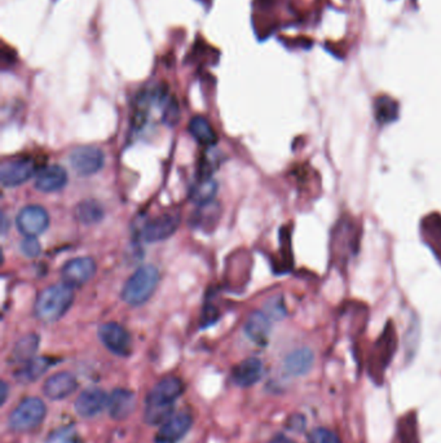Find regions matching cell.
Returning <instances> with one entry per match:
<instances>
[{
	"label": "cell",
	"mask_w": 441,
	"mask_h": 443,
	"mask_svg": "<svg viewBox=\"0 0 441 443\" xmlns=\"http://www.w3.org/2000/svg\"><path fill=\"white\" fill-rule=\"evenodd\" d=\"M0 393H1L0 403H1V405H4V403H6V400H7V395H8V385H7L6 381H3V383H1V386H0Z\"/></svg>",
	"instance_id": "36"
},
{
	"label": "cell",
	"mask_w": 441,
	"mask_h": 443,
	"mask_svg": "<svg viewBox=\"0 0 441 443\" xmlns=\"http://www.w3.org/2000/svg\"><path fill=\"white\" fill-rule=\"evenodd\" d=\"M287 429H290L291 432H296V433H302L305 428V417L301 414H294L291 416L287 419V423H286Z\"/></svg>",
	"instance_id": "34"
},
{
	"label": "cell",
	"mask_w": 441,
	"mask_h": 443,
	"mask_svg": "<svg viewBox=\"0 0 441 443\" xmlns=\"http://www.w3.org/2000/svg\"><path fill=\"white\" fill-rule=\"evenodd\" d=\"M217 184L211 178H201L191 190V200L197 205H206L214 200L217 195Z\"/></svg>",
	"instance_id": "26"
},
{
	"label": "cell",
	"mask_w": 441,
	"mask_h": 443,
	"mask_svg": "<svg viewBox=\"0 0 441 443\" xmlns=\"http://www.w3.org/2000/svg\"><path fill=\"white\" fill-rule=\"evenodd\" d=\"M45 443H80V438L74 426H61L50 435Z\"/></svg>",
	"instance_id": "29"
},
{
	"label": "cell",
	"mask_w": 441,
	"mask_h": 443,
	"mask_svg": "<svg viewBox=\"0 0 441 443\" xmlns=\"http://www.w3.org/2000/svg\"><path fill=\"white\" fill-rule=\"evenodd\" d=\"M375 120L381 125L396 121L398 117V104L389 96H379L374 103Z\"/></svg>",
	"instance_id": "27"
},
{
	"label": "cell",
	"mask_w": 441,
	"mask_h": 443,
	"mask_svg": "<svg viewBox=\"0 0 441 443\" xmlns=\"http://www.w3.org/2000/svg\"><path fill=\"white\" fill-rule=\"evenodd\" d=\"M400 443H418L414 415H407L405 420L398 424Z\"/></svg>",
	"instance_id": "30"
},
{
	"label": "cell",
	"mask_w": 441,
	"mask_h": 443,
	"mask_svg": "<svg viewBox=\"0 0 441 443\" xmlns=\"http://www.w3.org/2000/svg\"><path fill=\"white\" fill-rule=\"evenodd\" d=\"M47 414L44 402L36 397L22 400L9 415V429L15 433H27L42 424Z\"/></svg>",
	"instance_id": "3"
},
{
	"label": "cell",
	"mask_w": 441,
	"mask_h": 443,
	"mask_svg": "<svg viewBox=\"0 0 441 443\" xmlns=\"http://www.w3.org/2000/svg\"><path fill=\"white\" fill-rule=\"evenodd\" d=\"M96 262L91 257H78L70 260L61 269L62 281L69 287H82L94 278Z\"/></svg>",
	"instance_id": "8"
},
{
	"label": "cell",
	"mask_w": 441,
	"mask_h": 443,
	"mask_svg": "<svg viewBox=\"0 0 441 443\" xmlns=\"http://www.w3.org/2000/svg\"><path fill=\"white\" fill-rule=\"evenodd\" d=\"M104 153L96 147H80L70 153V165L79 175L96 174L104 166Z\"/></svg>",
	"instance_id": "9"
},
{
	"label": "cell",
	"mask_w": 441,
	"mask_h": 443,
	"mask_svg": "<svg viewBox=\"0 0 441 443\" xmlns=\"http://www.w3.org/2000/svg\"><path fill=\"white\" fill-rule=\"evenodd\" d=\"M99 337L115 356H129L132 353L130 333L118 323H105L99 328Z\"/></svg>",
	"instance_id": "6"
},
{
	"label": "cell",
	"mask_w": 441,
	"mask_h": 443,
	"mask_svg": "<svg viewBox=\"0 0 441 443\" xmlns=\"http://www.w3.org/2000/svg\"><path fill=\"white\" fill-rule=\"evenodd\" d=\"M184 391V384L179 377L170 376L161 380L147 394V400H157L161 403H173Z\"/></svg>",
	"instance_id": "19"
},
{
	"label": "cell",
	"mask_w": 441,
	"mask_h": 443,
	"mask_svg": "<svg viewBox=\"0 0 441 443\" xmlns=\"http://www.w3.org/2000/svg\"><path fill=\"white\" fill-rule=\"evenodd\" d=\"M16 225L22 235L36 237L43 234L50 226V217L45 209L42 206L27 205L20 210L16 218Z\"/></svg>",
	"instance_id": "7"
},
{
	"label": "cell",
	"mask_w": 441,
	"mask_h": 443,
	"mask_svg": "<svg viewBox=\"0 0 441 443\" xmlns=\"http://www.w3.org/2000/svg\"><path fill=\"white\" fill-rule=\"evenodd\" d=\"M173 403H161L153 400H145L144 420L147 426H159L167 421L173 415Z\"/></svg>",
	"instance_id": "23"
},
{
	"label": "cell",
	"mask_w": 441,
	"mask_h": 443,
	"mask_svg": "<svg viewBox=\"0 0 441 443\" xmlns=\"http://www.w3.org/2000/svg\"><path fill=\"white\" fill-rule=\"evenodd\" d=\"M20 249L27 258H35L41 254V244L36 240V237L27 236L20 245Z\"/></svg>",
	"instance_id": "33"
},
{
	"label": "cell",
	"mask_w": 441,
	"mask_h": 443,
	"mask_svg": "<svg viewBox=\"0 0 441 443\" xmlns=\"http://www.w3.org/2000/svg\"><path fill=\"white\" fill-rule=\"evenodd\" d=\"M74 216L80 223L91 226L104 219V208L95 200L82 201L77 205Z\"/></svg>",
	"instance_id": "24"
},
{
	"label": "cell",
	"mask_w": 441,
	"mask_h": 443,
	"mask_svg": "<svg viewBox=\"0 0 441 443\" xmlns=\"http://www.w3.org/2000/svg\"><path fill=\"white\" fill-rule=\"evenodd\" d=\"M308 443H342L334 432L326 428H316L308 435Z\"/></svg>",
	"instance_id": "32"
},
{
	"label": "cell",
	"mask_w": 441,
	"mask_h": 443,
	"mask_svg": "<svg viewBox=\"0 0 441 443\" xmlns=\"http://www.w3.org/2000/svg\"><path fill=\"white\" fill-rule=\"evenodd\" d=\"M263 376V365L258 358L245 359L234 367L232 377L236 385L241 388H249L259 381Z\"/></svg>",
	"instance_id": "18"
},
{
	"label": "cell",
	"mask_w": 441,
	"mask_h": 443,
	"mask_svg": "<svg viewBox=\"0 0 441 443\" xmlns=\"http://www.w3.org/2000/svg\"><path fill=\"white\" fill-rule=\"evenodd\" d=\"M315 363V354L311 349L302 348L294 350L293 353H290L286 356L285 362H284V368H285L286 374L290 376H304L308 374Z\"/></svg>",
	"instance_id": "20"
},
{
	"label": "cell",
	"mask_w": 441,
	"mask_h": 443,
	"mask_svg": "<svg viewBox=\"0 0 441 443\" xmlns=\"http://www.w3.org/2000/svg\"><path fill=\"white\" fill-rule=\"evenodd\" d=\"M74 302L73 288L65 283L45 288L35 301V316L43 323H55L69 311Z\"/></svg>",
	"instance_id": "1"
},
{
	"label": "cell",
	"mask_w": 441,
	"mask_h": 443,
	"mask_svg": "<svg viewBox=\"0 0 441 443\" xmlns=\"http://www.w3.org/2000/svg\"><path fill=\"white\" fill-rule=\"evenodd\" d=\"M396 344V332L392 322H389L373 349L370 358V374L375 381H382L384 370L387 368L392 356L395 354Z\"/></svg>",
	"instance_id": "4"
},
{
	"label": "cell",
	"mask_w": 441,
	"mask_h": 443,
	"mask_svg": "<svg viewBox=\"0 0 441 443\" xmlns=\"http://www.w3.org/2000/svg\"><path fill=\"white\" fill-rule=\"evenodd\" d=\"M108 406V397L103 389L89 388L75 400V411L79 416L94 417Z\"/></svg>",
	"instance_id": "15"
},
{
	"label": "cell",
	"mask_w": 441,
	"mask_h": 443,
	"mask_svg": "<svg viewBox=\"0 0 441 443\" xmlns=\"http://www.w3.org/2000/svg\"><path fill=\"white\" fill-rule=\"evenodd\" d=\"M35 162L30 158L4 161L0 167V181L4 187H17L34 174Z\"/></svg>",
	"instance_id": "10"
},
{
	"label": "cell",
	"mask_w": 441,
	"mask_h": 443,
	"mask_svg": "<svg viewBox=\"0 0 441 443\" xmlns=\"http://www.w3.org/2000/svg\"><path fill=\"white\" fill-rule=\"evenodd\" d=\"M424 234L428 237V245L441 261V217L431 216L424 220Z\"/></svg>",
	"instance_id": "28"
},
{
	"label": "cell",
	"mask_w": 441,
	"mask_h": 443,
	"mask_svg": "<svg viewBox=\"0 0 441 443\" xmlns=\"http://www.w3.org/2000/svg\"><path fill=\"white\" fill-rule=\"evenodd\" d=\"M68 183V173L64 167L51 165L43 167L35 178V188L44 193L62 190Z\"/></svg>",
	"instance_id": "14"
},
{
	"label": "cell",
	"mask_w": 441,
	"mask_h": 443,
	"mask_svg": "<svg viewBox=\"0 0 441 443\" xmlns=\"http://www.w3.org/2000/svg\"><path fill=\"white\" fill-rule=\"evenodd\" d=\"M217 310H214V309L208 307V309H206V311L203 313V322H202V324H203V325L206 327V325H210V324H212V323L217 322Z\"/></svg>",
	"instance_id": "35"
},
{
	"label": "cell",
	"mask_w": 441,
	"mask_h": 443,
	"mask_svg": "<svg viewBox=\"0 0 441 443\" xmlns=\"http://www.w3.org/2000/svg\"><path fill=\"white\" fill-rule=\"evenodd\" d=\"M39 348V337L35 333H30L24 336L17 341L15 345L12 359L17 363H27L34 358L36 350Z\"/></svg>",
	"instance_id": "25"
},
{
	"label": "cell",
	"mask_w": 441,
	"mask_h": 443,
	"mask_svg": "<svg viewBox=\"0 0 441 443\" xmlns=\"http://www.w3.org/2000/svg\"><path fill=\"white\" fill-rule=\"evenodd\" d=\"M355 220L347 217L343 220H339L337 228L334 231L333 243L340 244L335 246V254L338 258L346 261L349 254H355L357 251V231H356Z\"/></svg>",
	"instance_id": "12"
},
{
	"label": "cell",
	"mask_w": 441,
	"mask_h": 443,
	"mask_svg": "<svg viewBox=\"0 0 441 443\" xmlns=\"http://www.w3.org/2000/svg\"><path fill=\"white\" fill-rule=\"evenodd\" d=\"M193 424V417L187 412H180L170 417L158 430L154 442L176 443L189 432Z\"/></svg>",
	"instance_id": "11"
},
{
	"label": "cell",
	"mask_w": 441,
	"mask_h": 443,
	"mask_svg": "<svg viewBox=\"0 0 441 443\" xmlns=\"http://www.w3.org/2000/svg\"><path fill=\"white\" fill-rule=\"evenodd\" d=\"M266 314L270 319H275V321H280V319L285 318V302H284L282 295H276V297L269 300L266 304Z\"/></svg>",
	"instance_id": "31"
},
{
	"label": "cell",
	"mask_w": 441,
	"mask_h": 443,
	"mask_svg": "<svg viewBox=\"0 0 441 443\" xmlns=\"http://www.w3.org/2000/svg\"><path fill=\"white\" fill-rule=\"evenodd\" d=\"M189 132L201 146L212 147L217 143V135L214 127L206 118L201 115L191 118L189 122Z\"/></svg>",
	"instance_id": "21"
},
{
	"label": "cell",
	"mask_w": 441,
	"mask_h": 443,
	"mask_svg": "<svg viewBox=\"0 0 441 443\" xmlns=\"http://www.w3.org/2000/svg\"><path fill=\"white\" fill-rule=\"evenodd\" d=\"M268 315L261 311H252L245 323V332L247 337L256 345L264 346L268 344L270 333V321Z\"/></svg>",
	"instance_id": "17"
},
{
	"label": "cell",
	"mask_w": 441,
	"mask_h": 443,
	"mask_svg": "<svg viewBox=\"0 0 441 443\" xmlns=\"http://www.w3.org/2000/svg\"><path fill=\"white\" fill-rule=\"evenodd\" d=\"M182 217L179 211H167L149 220L143 228V239L147 243H159L171 237L180 226Z\"/></svg>",
	"instance_id": "5"
},
{
	"label": "cell",
	"mask_w": 441,
	"mask_h": 443,
	"mask_svg": "<svg viewBox=\"0 0 441 443\" xmlns=\"http://www.w3.org/2000/svg\"><path fill=\"white\" fill-rule=\"evenodd\" d=\"M158 283V269L152 265L143 266L136 269L135 274L124 284L122 289V300L132 306L145 304L154 293Z\"/></svg>",
	"instance_id": "2"
},
{
	"label": "cell",
	"mask_w": 441,
	"mask_h": 443,
	"mask_svg": "<svg viewBox=\"0 0 441 443\" xmlns=\"http://www.w3.org/2000/svg\"><path fill=\"white\" fill-rule=\"evenodd\" d=\"M136 409V397L127 389H115L108 397L109 415L114 420H124Z\"/></svg>",
	"instance_id": "16"
},
{
	"label": "cell",
	"mask_w": 441,
	"mask_h": 443,
	"mask_svg": "<svg viewBox=\"0 0 441 443\" xmlns=\"http://www.w3.org/2000/svg\"><path fill=\"white\" fill-rule=\"evenodd\" d=\"M53 365V359L47 356L33 358L18 371L17 380L20 383L29 384L38 380L42 374Z\"/></svg>",
	"instance_id": "22"
},
{
	"label": "cell",
	"mask_w": 441,
	"mask_h": 443,
	"mask_svg": "<svg viewBox=\"0 0 441 443\" xmlns=\"http://www.w3.org/2000/svg\"><path fill=\"white\" fill-rule=\"evenodd\" d=\"M78 386L77 379L69 372H59L47 379L43 385L44 395L52 400H60L69 397Z\"/></svg>",
	"instance_id": "13"
}]
</instances>
